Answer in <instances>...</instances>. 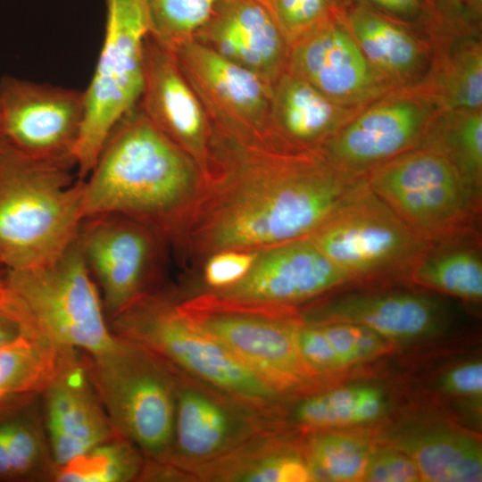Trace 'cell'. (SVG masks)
<instances>
[{"instance_id": "6da1fadb", "label": "cell", "mask_w": 482, "mask_h": 482, "mask_svg": "<svg viewBox=\"0 0 482 482\" xmlns=\"http://www.w3.org/2000/svg\"><path fill=\"white\" fill-rule=\"evenodd\" d=\"M211 156L175 244L196 259L310 237L364 183L318 149L239 141L213 128Z\"/></svg>"}, {"instance_id": "7a4b0ae2", "label": "cell", "mask_w": 482, "mask_h": 482, "mask_svg": "<svg viewBox=\"0 0 482 482\" xmlns=\"http://www.w3.org/2000/svg\"><path fill=\"white\" fill-rule=\"evenodd\" d=\"M84 180V218L118 213L175 243L203 175L138 104L114 126Z\"/></svg>"}, {"instance_id": "3957f363", "label": "cell", "mask_w": 482, "mask_h": 482, "mask_svg": "<svg viewBox=\"0 0 482 482\" xmlns=\"http://www.w3.org/2000/svg\"><path fill=\"white\" fill-rule=\"evenodd\" d=\"M0 141V263L10 270L57 260L84 219V180Z\"/></svg>"}, {"instance_id": "277c9868", "label": "cell", "mask_w": 482, "mask_h": 482, "mask_svg": "<svg viewBox=\"0 0 482 482\" xmlns=\"http://www.w3.org/2000/svg\"><path fill=\"white\" fill-rule=\"evenodd\" d=\"M0 308L22 334L58 348L95 355L117 337L76 239L50 264L6 270Z\"/></svg>"}, {"instance_id": "5b68a950", "label": "cell", "mask_w": 482, "mask_h": 482, "mask_svg": "<svg viewBox=\"0 0 482 482\" xmlns=\"http://www.w3.org/2000/svg\"><path fill=\"white\" fill-rule=\"evenodd\" d=\"M104 1V37L84 91L85 114L75 154L80 179L91 171L114 126L138 104L145 82V47L150 34L146 0Z\"/></svg>"}, {"instance_id": "8992f818", "label": "cell", "mask_w": 482, "mask_h": 482, "mask_svg": "<svg viewBox=\"0 0 482 482\" xmlns=\"http://www.w3.org/2000/svg\"><path fill=\"white\" fill-rule=\"evenodd\" d=\"M88 357L90 381L116 433L151 455L164 453L173 441L176 410L166 376L141 345L119 336Z\"/></svg>"}, {"instance_id": "52a82bcc", "label": "cell", "mask_w": 482, "mask_h": 482, "mask_svg": "<svg viewBox=\"0 0 482 482\" xmlns=\"http://www.w3.org/2000/svg\"><path fill=\"white\" fill-rule=\"evenodd\" d=\"M111 320L115 335L237 396L263 403L277 393L225 345L160 298L145 294Z\"/></svg>"}, {"instance_id": "ba28073f", "label": "cell", "mask_w": 482, "mask_h": 482, "mask_svg": "<svg viewBox=\"0 0 482 482\" xmlns=\"http://www.w3.org/2000/svg\"><path fill=\"white\" fill-rule=\"evenodd\" d=\"M364 179L371 192L428 243L462 227L478 199L455 166L429 147L379 163Z\"/></svg>"}, {"instance_id": "9c48e42d", "label": "cell", "mask_w": 482, "mask_h": 482, "mask_svg": "<svg viewBox=\"0 0 482 482\" xmlns=\"http://www.w3.org/2000/svg\"><path fill=\"white\" fill-rule=\"evenodd\" d=\"M176 308L276 392L298 383L312 371L299 352L300 324L281 315V307L239 303L208 294Z\"/></svg>"}, {"instance_id": "30bf717a", "label": "cell", "mask_w": 482, "mask_h": 482, "mask_svg": "<svg viewBox=\"0 0 482 482\" xmlns=\"http://www.w3.org/2000/svg\"><path fill=\"white\" fill-rule=\"evenodd\" d=\"M309 237L350 279L412 270L429 248L367 186Z\"/></svg>"}, {"instance_id": "8fae6325", "label": "cell", "mask_w": 482, "mask_h": 482, "mask_svg": "<svg viewBox=\"0 0 482 482\" xmlns=\"http://www.w3.org/2000/svg\"><path fill=\"white\" fill-rule=\"evenodd\" d=\"M84 91L4 77L0 141L29 158L76 168Z\"/></svg>"}, {"instance_id": "7c38bea8", "label": "cell", "mask_w": 482, "mask_h": 482, "mask_svg": "<svg viewBox=\"0 0 482 482\" xmlns=\"http://www.w3.org/2000/svg\"><path fill=\"white\" fill-rule=\"evenodd\" d=\"M172 54L214 129L244 142H269L272 86L195 39Z\"/></svg>"}, {"instance_id": "4fadbf2b", "label": "cell", "mask_w": 482, "mask_h": 482, "mask_svg": "<svg viewBox=\"0 0 482 482\" xmlns=\"http://www.w3.org/2000/svg\"><path fill=\"white\" fill-rule=\"evenodd\" d=\"M76 240L111 318L145 295L164 241L145 224L118 213L85 217Z\"/></svg>"}, {"instance_id": "5bb4252c", "label": "cell", "mask_w": 482, "mask_h": 482, "mask_svg": "<svg viewBox=\"0 0 482 482\" xmlns=\"http://www.w3.org/2000/svg\"><path fill=\"white\" fill-rule=\"evenodd\" d=\"M286 70L346 106L370 100L385 89L386 79L357 45L343 11L288 46Z\"/></svg>"}, {"instance_id": "9a60e30c", "label": "cell", "mask_w": 482, "mask_h": 482, "mask_svg": "<svg viewBox=\"0 0 482 482\" xmlns=\"http://www.w3.org/2000/svg\"><path fill=\"white\" fill-rule=\"evenodd\" d=\"M349 280L307 237L258 251L242 279L212 295L239 303L282 307Z\"/></svg>"}, {"instance_id": "2e32d148", "label": "cell", "mask_w": 482, "mask_h": 482, "mask_svg": "<svg viewBox=\"0 0 482 482\" xmlns=\"http://www.w3.org/2000/svg\"><path fill=\"white\" fill-rule=\"evenodd\" d=\"M430 118V106L421 98H389L348 120L319 150L339 170L362 175L408 151L428 129Z\"/></svg>"}, {"instance_id": "e0dca14e", "label": "cell", "mask_w": 482, "mask_h": 482, "mask_svg": "<svg viewBox=\"0 0 482 482\" xmlns=\"http://www.w3.org/2000/svg\"><path fill=\"white\" fill-rule=\"evenodd\" d=\"M138 104L146 118L192 159L204 178L211 164L210 120L174 54L150 37Z\"/></svg>"}, {"instance_id": "ac0fdd59", "label": "cell", "mask_w": 482, "mask_h": 482, "mask_svg": "<svg viewBox=\"0 0 482 482\" xmlns=\"http://www.w3.org/2000/svg\"><path fill=\"white\" fill-rule=\"evenodd\" d=\"M193 39L272 87L287 69L288 44L256 0H220Z\"/></svg>"}, {"instance_id": "d6986e66", "label": "cell", "mask_w": 482, "mask_h": 482, "mask_svg": "<svg viewBox=\"0 0 482 482\" xmlns=\"http://www.w3.org/2000/svg\"><path fill=\"white\" fill-rule=\"evenodd\" d=\"M73 353L44 391L45 429L54 468L118 436Z\"/></svg>"}, {"instance_id": "ffe728a7", "label": "cell", "mask_w": 482, "mask_h": 482, "mask_svg": "<svg viewBox=\"0 0 482 482\" xmlns=\"http://www.w3.org/2000/svg\"><path fill=\"white\" fill-rule=\"evenodd\" d=\"M351 111L286 70L273 85L269 143L295 150L319 149L350 120Z\"/></svg>"}, {"instance_id": "44dd1931", "label": "cell", "mask_w": 482, "mask_h": 482, "mask_svg": "<svg viewBox=\"0 0 482 482\" xmlns=\"http://www.w3.org/2000/svg\"><path fill=\"white\" fill-rule=\"evenodd\" d=\"M442 320L438 303L411 293L352 294L325 305L313 324L349 322L365 326L386 339L428 336Z\"/></svg>"}, {"instance_id": "7402d4cb", "label": "cell", "mask_w": 482, "mask_h": 482, "mask_svg": "<svg viewBox=\"0 0 482 482\" xmlns=\"http://www.w3.org/2000/svg\"><path fill=\"white\" fill-rule=\"evenodd\" d=\"M37 395L0 402V481H26L49 473L54 463L34 399Z\"/></svg>"}, {"instance_id": "603a6c76", "label": "cell", "mask_w": 482, "mask_h": 482, "mask_svg": "<svg viewBox=\"0 0 482 482\" xmlns=\"http://www.w3.org/2000/svg\"><path fill=\"white\" fill-rule=\"evenodd\" d=\"M343 14L363 54L385 79L407 80L420 70L421 47L405 23L362 6Z\"/></svg>"}, {"instance_id": "cb8c5ba5", "label": "cell", "mask_w": 482, "mask_h": 482, "mask_svg": "<svg viewBox=\"0 0 482 482\" xmlns=\"http://www.w3.org/2000/svg\"><path fill=\"white\" fill-rule=\"evenodd\" d=\"M399 447L414 461L423 481H481V445L470 435L436 429L408 436Z\"/></svg>"}, {"instance_id": "d4e9b609", "label": "cell", "mask_w": 482, "mask_h": 482, "mask_svg": "<svg viewBox=\"0 0 482 482\" xmlns=\"http://www.w3.org/2000/svg\"><path fill=\"white\" fill-rule=\"evenodd\" d=\"M75 350L19 335L0 345V402L44 393Z\"/></svg>"}, {"instance_id": "484cf974", "label": "cell", "mask_w": 482, "mask_h": 482, "mask_svg": "<svg viewBox=\"0 0 482 482\" xmlns=\"http://www.w3.org/2000/svg\"><path fill=\"white\" fill-rule=\"evenodd\" d=\"M232 421L217 402L194 389L182 390L176 399L173 440L187 458L201 459L227 444Z\"/></svg>"}, {"instance_id": "4316f807", "label": "cell", "mask_w": 482, "mask_h": 482, "mask_svg": "<svg viewBox=\"0 0 482 482\" xmlns=\"http://www.w3.org/2000/svg\"><path fill=\"white\" fill-rule=\"evenodd\" d=\"M385 409L382 392L373 386H345L311 396L296 409L298 420L310 427H337L365 423Z\"/></svg>"}, {"instance_id": "83f0119b", "label": "cell", "mask_w": 482, "mask_h": 482, "mask_svg": "<svg viewBox=\"0 0 482 482\" xmlns=\"http://www.w3.org/2000/svg\"><path fill=\"white\" fill-rule=\"evenodd\" d=\"M445 156L478 195L482 179L480 110L450 111L431 132L429 146Z\"/></svg>"}, {"instance_id": "f1b7e54d", "label": "cell", "mask_w": 482, "mask_h": 482, "mask_svg": "<svg viewBox=\"0 0 482 482\" xmlns=\"http://www.w3.org/2000/svg\"><path fill=\"white\" fill-rule=\"evenodd\" d=\"M411 276L422 285L463 299L482 297V262L471 248H446L429 256L425 253Z\"/></svg>"}, {"instance_id": "f546056e", "label": "cell", "mask_w": 482, "mask_h": 482, "mask_svg": "<svg viewBox=\"0 0 482 482\" xmlns=\"http://www.w3.org/2000/svg\"><path fill=\"white\" fill-rule=\"evenodd\" d=\"M372 453L364 439L338 433H320L312 437L307 463L313 481L363 480Z\"/></svg>"}, {"instance_id": "4dcf8cb0", "label": "cell", "mask_w": 482, "mask_h": 482, "mask_svg": "<svg viewBox=\"0 0 482 482\" xmlns=\"http://www.w3.org/2000/svg\"><path fill=\"white\" fill-rule=\"evenodd\" d=\"M140 465L131 442L118 435L54 468L53 478L65 482H125L138 474Z\"/></svg>"}, {"instance_id": "1f68e13d", "label": "cell", "mask_w": 482, "mask_h": 482, "mask_svg": "<svg viewBox=\"0 0 482 482\" xmlns=\"http://www.w3.org/2000/svg\"><path fill=\"white\" fill-rule=\"evenodd\" d=\"M220 0H146L149 37L173 53L194 38Z\"/></svg>"}, {"instance_id": "d6a6232c", "label": "cell", "mask_w": 482, "mask_h": 482, "mask_svg": "<svg viewBox=\"0 0 482 482\" xmlns=\"http://www.w3.org/2000/svg\"><path fill=\"white\" fill-rule=\"evenodd\" d=\"M441 97L448 111L478 110L482 104V53L467 43L449 62L441 82Z\"/></svg>"}, {"instance_id": "836d02e7", "label": "cell", "mask_w": 482, "mask_h": 482, "mask_svg": "<svg viewBox=\"0 0 482 482\" xmlns=\"http://www.w3.org/2000/svg\"><path fill=\"white\" fill-rule=\"evenodd\" d=\"M270 13L288 46L333 14L344 0H256Z\"/></svg>"}, {"instance_id": "e575fe53", "label": "cell", "mask_w": 482, "mask_h": 482, "mask_svg": "<svg viewBox=\"0 0 482 482\" xmlns=\"http://www.w3.org/2000/svg\"><path fill=\"white\" fill-rule=\"evenodd\" d=\"M329 340L343 367L378 355L386 350V338L359 324H317Z\"/></svg>"}, {"instance_id": "d590c367", "label": "cell", "mask_w": 482, "mask_h": 482, "mask_svg": "<svg viewBox=\"0 0 482 482\" xmlns=\"http://www.w3.org/2000/svg\"><path fill=\"white\" fill-rule=\"evenodd\" d=\"M236 478L246 482L313 481L307 461L288 453L270 455L240 472Z\"/></svg>"}, {"instance_id": "8d00e7d4", "label": "cell", "mask_w": 482, "mask_h": 482, "mask_svg": "<svg viewBox=\"0 0 482 482\" xmlns=\"http://www.w3.org/2000/svg\"><path fill=\"white\" fill-rule=\"evenodd\" d=\"M258 251L225 250L205 260L204 277L212 290L230 287L242 279L251 269Z\"/></svg>"}, {"instance_id": "74e56055", "label": "cell", "mask_w": 482, "mask_h": 482, "mask_svg": "<svg viewBox=\"0 0 482 482\" xmlns=\"http://www.w3.org/2000/svg\"><path fill=\"white\" fill-rule=\"evenodd\" d=\"M424 21L450 29H470L481 17L482 0H422Z\"/></svg>"}, {"instance_id": "f35d334b", "label": "cell", "mask_w": 482, "mask_h": 482, "mask_svg": "<svg viewBox=\"0 0 482 482\" xmlns=\"http://www.w3.org/2000/svg\"><path fill=\"white\" fill-rule=\"evenodd\" d=\"M420 480L414 461L400 450L372 452L363 478V481L371 482H416Z\"/></svg>"}, {"instance_id": "ab89813d", "label": "cell", "mask_w": 482, "mask_h": 482, "mask_svg": "<svg viewBox=\"0 0 482 482\" xmlns=\"http://www.w3.org/2000/svg\"><path fill=\"white\" fill-rule=\"evenodd\" d=\"M297 344L303 362L312 371H328L343 367L320 325H300Z\"/></svg>"}, {"instance_id": "60d3db41", "label": "cell", "mask_w": 482, "mask_h": 482, "mask_svg": "<svg viewBox=\"0 0 482 482\" xmlns=\"http://www.w3.org/2000/svg\"><path fill=\"white\" fill-rule=\"evenodd\" d=\"M345 9L362 6L405 24L424 21L422 0H344Z\"/></svg>"}, {"instance_id": "b9f144b4", "label": "cell", "mask_w": 482, "mask_h": 482, "mask_svg": "<svg viewBox=\"0 0 482 482\" xmlns=\"http://www.w3.org/2000/svg\"><path fill=\"white\" fill-rule=\"evenodd\" d=\"M442 386L449 393L478 396L482 392V364L472 362L455 367L448 371L442 380Z\"/></svg>"}, {"instance_id": "7bdbcfd3", "label": "cell", "mask_w": 482, "mask_h": 482, "mask_svg": "<svg viewBox=\"0 0 482 482\" xmlns=\"http://www.w3.org/2000/svg\"><path fill=\"white\" fill-rule=\"evenodd\" d=\"M21 334V331L18 324L0 308V345L14 339Z\"/></svg>"}, {"instance_id": "ee69618b", "label": "cell", "mask_w": 482, "mask_h": 482, "mask_svg": "<svg viewBox=\"0 0 482 482\" xmlns=\"http://www.w3.org/2000/svg\"><path fill=\"white\" fill-rule=\"evenodd\" d=\"M6 274V269L0 263V292Z\"/></svg>"}]
</instances>
